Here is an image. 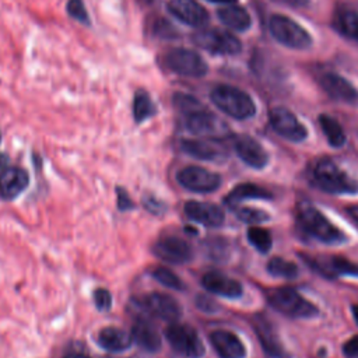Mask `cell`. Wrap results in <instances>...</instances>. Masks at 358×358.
Masks as SVG:
<instances>
[{
	"instance_id": "cell-1",
	"label": "cell",
	"mask_w": 358,
	"mask_h": 358,
	"mask_svg": "<svg viewBox=\"0 0 358 358\" xmlns=\"http://www.w3.org/2000/svg\"><path fill=\"white\" fill-rule=\"evenodd\" d=\"M295 218L299 229L319 242L326 245H340L347 241V235L309 203L303 201L296 207Z\"/></svg>"
},
{
	"instance_id": "cell-2",
	"label": "cell",
	"mask_w": 358,
	"mask_h": 358,
	"mask_svg": "<svg viewBox=\"0 0 358 358\" xmlns=\"http://www.w3.org/2000/svg\"><path fill=\"white\" fill-rule=\"evenodd\" d=\"M309 178L313 186L330 194L358 193V180L351 178L334 161L322 158L312 165Z\"/></svg>"
},
{
	"instance_id": "cell-3",
	"label": "cell",
	"mask_w": 358,
	"mask_h": 358,
	"mask_svg": "<svg viewBox=\"0 0 358 358\" xmlns=\"http://www.w3.org/2000/svg\"><path fill=\"white\" fill-rule=\"evenodd\" d=\"M210 99L221 112L238 120L249 119L256 113V105L250 95L228 84L214 87L210 92Z\"/></svg>"
},
{
	"instance_id": "cell-4",
	"label": "cell",
	"mask_w": 358,
	"mask_h": 358,
	"mask_svg": "<svg viewBox=\"0 0 358 358\" xmlns=\"http://www.w3.org/2000/svg\"><path fill=\"white\" fill-rule=\"evenodd\" d=\"M268 303L282 315L294 319H308L317 315V308L294 288L282 287L267 292Z\"/></svg>"
},
{
	"instance_id": "cell-5",
	"label": "cell",
	"mask_w": 358,
	"mask_h": 358,
	"mask_svg": "<svg viewBox=\"0 0 358 358\" xmlns=\"http://www.w3.org/2000/svg\"><path fill=\"white\" fill-rule=\"evenodd\" d=\"M268 29L271 36L281 45L291 49H308L312 45V36L292 18L274 14L268 20Z\"/></svg>"
},
{
	"instance_id": "cell-6",
	"label": "cell",
	"mask_w": 358,
	"mask_h": 358,
	"mask_svg": "<svg viewBox=\"0 0 358 358\" xmlns=\"http://www.w3.org/2000/svg\"><path fill=\"white\" fill-rule=\"evenodd\" d=\"M165 338L169 345L187 358H200L204 355V344L199 333L189 324L172 323L165 330Z\"/></svg>"
},
{
	"instance_id": "cell-7",
	"label": "cell",
	"mask_w": 358,
	"mask_h": 358,
	"mask_svg": "<svg viewBox=\"0 0 358 358\" xmlns=\"http://www.w3.org/2000/svg\"><path fill=\"white\" fill-rule=\"evenodd\" d=\"M165 66L178 76L199 78L207 74L208 66L204 59L194 50L185 48H175L165 53Z\"/></svg>"
},
{
	"instance_id": "cell-8",
	"label": "cell",
	"mask_w": 358,
	"mask_h": 358,
	"mask_svg": "<svg viewBox=\"0 0 358 358\" xmlns=\"http://www.w3.org/2000/svg\"><path fill=\"white\" fill-rule=\"evenodd\" d=\"M192 39L199 48L214 55H236L242 49V43L235 35L217 28L197 31Z\"/></svg>"
},
{
	"instance_id": "cell-9",
	"label": "cell",
	"mask_w": 358,
	"mask_h": 358,
	"mask_svg": "<svg viewBox=\"0 0 358 358\" xmlns=\"http://www.w3.org/2000/svg\"><path fill=\"white\" fill-rule=\"evenodd\" d=\"M134 302L137 308L144 313L166 322H176L182 316V308L179 302L168 294L150 292L134 299Z\"/></svg>"
},
{
	"instance_id": "cell-10",
	"label": "cell",
	"mask_w": 358,
	"mask_h": 358,
	"mask_svg": "<svg viewBox=\"0 0 358 358\" xmlns=\"http://www.w3.org/2000/svg\"><path fill=\"white\" fill-rule=\"evenodd\" d=\"M185 126L190 133L213 140L221 138L228 131L224 122L204 108L186 113Z\"/></svg>"
},
{
	"instance_id": "cell-11",
	"label": "cell",
	"mask_w": 358,
	"mask_h": 358,
	"mask_svg": "<svg viewBox=\"0 0 358 358\" xmlns=\"http://www.w3.org/2000/svg\"><path fill=\"white\" fill-rule=\"evenodd\" d=\"M176 180L180 186L194 193H211L221 186V176L218 173L196 165L180 169Z\"/></svg>"
},
{
	"instance_id": "cell-12",
	"label": "cell",
	"mask_w": 358,
	"mask_h": 358,
	"mask_svg": "<svg viewBox=\"0 0 358 358\" xmlns=\"http://www.w3.org/2000/svg\"><path fill=\"white\" fill-rule=\"evenodd\" d=\"M268 122H270L273 130L278 136H281L289 141L299 143V141L305 140L308 136L306 127L287 108H282V106L273 108L268 112Z\"/></svg>"
},
{
	"instance_id": "cell-13",
	"label": "cell",
	"mask_w": 358,
	"mask_h": 358,
	"mask_svg": "<svg viewBox=\"0 0 358 358\" xmlns=\"http://www.w3.org/2000/svg\"><path fill=\"white\" fill-rule=\"evenodd\" d=\"M152 253L159 260L171 264H185L193 259V249L189 242L179 236H162L152 245Z\"/></svg>"
},
{
	"instance_id": "cell-14",
	"label": "cell",
	"mask_w": 358,
	"mask_h": 358,
	"mask_svg": "<svg viewBox=\"0 0 358 358\" xmlns=\"http://www.w3.org/2000/svg\"><path fill=\"white\" fill-rule=\"evenodd\" d=\"M322 90L334 101L347 105H358V88L337 73H324L319 77Z\"/></svg>"
},
{
	"instance_id": "cell-15",
	"label": "cell",
	"mask_w": 358,
	"mask_h": 358,
	"mask_svg": "<svg viewBox=\"0 0 358 358\" xmlns=\"http://www.w3.org/2000/svg\"><path fill=\"white\" fill-rule=\"evenodd\" d=\"M183 211L192 221L199 222L204 227H221L225 221V214L222 208L214 203L190 200L185 203Z\"/></svg>"
},
{
	"instance_id": "cell-16",
	"label": "cell",
	"mask_w": 358,
	"mask_h": 358,
	"mask_svg": "<svg viewBox=\"0 0 358 358\" xmlns=\"http://www.w3.org/2000/svg\"><path fill=\"white\" fill-rule=\"evenodd\" d=\"M234 148L236 155L249 166L255 169H262L268 162V154L264 147L248 134L238 136L234 141Z\"/></svg>"
},
{
	"instance_id": "cell-17",
	"label": "cell",
	"mask_w": 358,
	"mask_h": 358,
	"mask_svg": "<svg viewBox=\"0 0 358 358\" xmlns=\"http://www.w3.org/2000/svg\"><path fill=\"white\" fill-rule=\"evenodd\" d=\"M169 13L190 27H203L208 21V13L196 0H169Z\"/></svg>"
},
{
	"instance_id": "cell-18",
	"label": "cell",
	"mask_w": 358,
	"mask_h": 358,
	"mask_svg": "<svg viewBox=\"0 0 358 358\" xmlns=\"http://www.w3.org/2000/svg\"><path fill=\"white\" fill-rule=\"evenodd\" d=\"M253 329L257 338L260 340L262 347L271 358H291L289 352L280 341L274 327L268 320H266L262 316H256L253 319Z\"/></svg>"
},
{
	"instance_id": "cell-19",
	"label": "cell",
	"mask_w": 358,
	"mask_h": 358,
	"mask_svg": "<svg viewBox=\"0 0 358 358\" xmlns=\"http://www.w3.org/2000/svg\"><path fill=\"white\" fill-rule=\"evenodd\" d=\"M308 264L312 266L322 275H355L358 277V263H354L345 257L330 256V257H305Z\"/></svg>"
},
{
	"instance_id": "cell-20",
	"label": "cell",
	"mask_w": 358,
	"mask_h": 358,
	"mask_svg": "<svg viewBox=\"0 0 358 358\" xmlns=\"http://www.w3.org/2000/svg\"><path fill=\"white\" fill-rule=\"evenodd\" d=\"M28 183L29 176L25 169L20 166H6L0 172V197L3 200H13L27 189Z\"/></svg>"
},
{
	"instance_id": "cell-21",
	"label": "cell",
	"mask_w": 358,
	"mask_h": 358,
	"mask_svg": "<svg viewBox=\"0 0 358 358\" xmlns=\"http://www.w3.org/2000/svg\"><path fill=\"white\" fill-rule=\"evenodd\" d=\"M201 284L208 292L225 298H238L243 292L239 281L218 271L206 273L201 278Z\"/></svg>"
},
{
	"instance_id": "cell-22",
	"label": "cell",
	"mask_w": 358,
	"mask_h": 358,
	"mask_svg": "<svg viewBox=\"0 0 358 358\" xmlns=\"http://www.w3.org/2000/svg\"><path fill=\"white\" fill-rule=\"evenodd\" d=\"M210 341L221 358H245L246 355V348L241 338L228 330L213 331Z\"/></svg>"
},
{
	"instance_id": "cell-23",
	"label": "cell",
	"mask_w": 358,
	"mask_h": 358,
	"mask_svg": "<svg viewBox=\"0 0 358 358\" xmlns=\"http://www.w3.org/2000/svg\"><path fill=\"white\" fill-rule=\"evenodd\" d=\"M96 341H98L101 348H103L106 351H110V352L126 351L134 343L133 337H131V333H127L123 329L113 327V326L102 329L98 333Z\"/></svg>"
},
{
	"instance_id": "cell-24",
	"label": "cell",
	"mask_w": 358,
	"mask_h": 358,
	"mask_svg": "<svg viewBox=\"0 0 358 358\" xmlns=\"http://www.w3.org/2000/svg\"><path fill=\"white\" fill-rule=\"evenodd\" d=\"M182 150L197 159L215 161L224 157V150L217 144V140H183Z\"/></svg>"
},
{
	"instance_id": "cell-25",
	"label": "cell",
	"mask_w": 358,
	"mask_h": 358,
	"mask_svg": "<svg viewBox=\"0 0 358 358\" xmlns=\"http://www.w3.org/2000/svg\"><path fill=\"white\" fill-rule=\"evenodd\" d=\"M250 199H257V200H268L271 199V193L255 183H241L236 187H234L225 197V203L235 208L239 203Z\"/></svg>"
},
{
	"instance_id": "cell-26",
	"label": "cell",
	"mask_w": 358,
	"mask_h": 358,
	"mask_svg": "<svg viewBox=\"0 0 358 358\" xmlns=\"http://www.w3.org/2000/svg\"><path fill=\"white\" fill-rule=\"evenodd\" d=\"M133 341L148 352H157L161 348V337L158 331L145 320H138L131 327Z\"/></svg>"
},
{
	"instance_id": "cell-27",
	"label": "cell",
	"mask_w": 358,
	"mask_h": 358,
	"mask_svg": "<svg viewBox=\"0 0 358 358\" xmlns=\"http://www.w3.org/2000/svg\"><path fill=\"white\" fill-rule=\"evenodd\" d=\"M217 15L224 25L229 27L234 31H246L252 25V18L249 13L241 6L229 4L227 7H222L217 11Z\"/></svg>"
},
{
	"instance_id": "cell-28",
	"label": "cell",
	"mask_w": 358,
	"mask_h": 358,
	"mask_svg": "<svg viewBox=\"0 0 358 358\" xmlns=\"http://www.w3.org/2000/svg\"><path fill=\"white\" fill-rule=\"evenodd\" d=\"M333 25L341 35L358 42V11L348 7H338L334 11Z\"/></svg>"
},
{
	"instance_id": "cell-29",
	"label": "cell",
	"mask_w": 358,
	"mask_h": 358,
	"mask_svg": "<svg viewBox=\"0 0 358 358\" xmlns=\"http://www.w3.org/2000/svg\"><path fill=\"white\" fill-rule=\"evenodd\" d=\"M319 124H320V129H322L324 137L327 138V143L331 147H341L345 143L344 130L334 117H331L329 115H320Z\"/></svg>"
},
{
	"instance_id": "cell-30",
	"label": "cell",
	"mask_w": 358,
	"mask_h": 358,
	"mask_svg": "<svg viewBox=\"0 0 358 358\" xmlns=\"http://www.w3.org/2000/svg\"><path fill=\"white\" fill-rule=\"evenodd\" d=\"M155 112H157V108H155L152 99L150 98V95L145 91L138 90L136 92L134 101H133V116H134V120L137 123H143L148 117L154 116Z\"/></svg>"
},
{
	"instance_id": "cell-31",
	"label": "cell",
	"mask_w": 358,
	"mask_h": 358,
	"mask_svg": "<svg viewBox=\"0 0 358 358\" xmlns=\"http://www.w3.org/2000/svg\"><path fill=\"white\" fill-rule=\"evenodd\" d=\"M267 270L270 274L281 278H295L298 275L296 264L282 257H271L267 263Z\"/></svg>"
},
{
	"instance_id": "cell-32",
	"label": "cell",
	"mask_w": 358,
	"mask_h": 358,
	"mask_svg": "<svg viewBox=\"0 0 358 358\" xmlns=\"http://www.w3.org/2000/svg\"><path fill=\"white\" fill-rule=\"evenodd\" d=\"M248 239L262 253H267L271 249V235L268 231L263 228H259V227L249 228Z\"/></svg>"
},
{
	"instance_id": "cell-33",
	"label": "cell",
	"mask_w": 358,
	"mask_h": 358,
	"mask_svg": "<svg viewBox=\"0 0 358 358\" xmlns=\"http://www.w3.org/2000/svg\"><path fill=\"white\" fill-rule=\"evenodd\" d=\"M152 277L159 282V284H162V285H165V287H168V288H172V289H183V281L172 271V270H169V268H166V267H162V266H159V267H155L154 270H152Z\"/></svg>"
},
{
	"instance_id": "cell-34",
	"label": "cell",
	"mask_w": 358,
	"mask_h": 358,
	"mask_svg": "<svg viewBox=\"0 0 358 358\" xmlns=\"http://www.w3.org/2000/svg\"><path fill=\"white\" fill-rule=\"evenodd\" d=\"M236 215L241 221H243L246 224H260V222H266L270 218V215L266 211L257 210V208H250V207L238 208Z\"/></svg>"
},
{
	"instance_id": "cell-35",
	"label": "cell",
	"mask_w": 358,
	"mask_h": 358,
	"mask_svg": "<svg viewBox=\"0 0 358 358\" xmlns=\"http://www.w3.org/2000/svg\"><path fill=\"white\" fill-rule=\"evenodd\" d=\"M172 99H173L175 106H176L183 115L203 108V105H201L196 98H193V96H190V95H186V94H175Z\"/></svg>"
},
{
	"instance_id": "cell-36",
	"label": "cell",
	"mask_w": 358,
	"mask_h": 358,
	"mask_svg": "<svg viewBox=\"0 0 358 358\" xmlns=\"http://www.w3.org/2000/svg\"><path fill=\"white\" fill-rule=\"evenodd\" d=\"M66 8L69 15L73 17L74 20L80 21L81 24H90V17L83 0H69Z\"/></svg>"
},
{
	"instance_id": "cell-37",
	"label": "cell",
	"mask_w": 358,
	"mask_h": 358,
	"mask_svg": "<svg viewBox=\"0 0 358 358\" xmlns=\"http://www.w3.org/2000/svg\"><path fill=\"white\" fill-rule=\"evenodd\" d=\"M152 34L158 38H162V39H173V38H178V32L176 29L169 24L168 20L165 18H158L154 25H152Z\"/></svg>"
},
{
	"instance_id": "cell-38",
	"label": "cell",
	"mask_w": 358,
	"mask_h": 358,
	"mask_svg": "<svg viewBox=\"0 0 358 358\" xmlns=\"http://www.w3.org/2000/svg\"><path fill=\"white\" fill-rule=\"evenodd\" d=\"M94 302L99 310H108L112 306L110 292L105 288H96L94 291Z\"/></svg>"
},
{
	"instance_id": "cell-39",
	"label": "cell",
	"mask_w": 358,
	"mask_h": 358,
	"mask_svg": "<svg viewBox=\"0 0 358 358\" xmlns=\"http://www.w3.org/2000/svg\"><path fill=\"white\" fill-rule=\"evenodd\" d=\"M116 194H117V208L119 210L124 211V210H131L134 207V203L131 201V199L129 197L127 192L123 187H117Z\"/></svg>"
},
{
	"instance_id": "cell-40",
	"label": "cell",
	"mask_w": 358,
	"mask_h": 358,
	"mask_svg": "<svg viewBox=\"0 0 358 358\" xmlns=\"http://www.w3.org/2000/svg\"><path fill=\"white\" fill-rule=\"evenodd\" d=\"M144 207H145L150 213H152V214H155V215H161V214L165 213V206H164V203H162L161 200L152 197V196H150V197H147V199L144 200Z\"/></svg>"
},
{
	"instance_id": "cell-41",
	"label": "cell",
	"mask_w": 358,
	"mask_h": 358,
	"mask_svg": "<svg viewBox=\"0 0 358 358\" xmlns=\"http://www.w3.org/2000/svg\"><path fill=\"white\" fill-rule=\"evenodd\" d=\"M343 354L347 358H358V334L344 343Z\"/></svg>"
},
{
	"instance_id": "cell-42",
	"label": "cell",
	"mask_w": 358,
	"mask_h": 358,
	"mask_svg": "<svg viewBox=\"0 0 358 358\" xmlns=\"http://www.w3.org/2000/svg\"><path fill=\"white\" fill-rule=\"evenodd\" d=\"M274 1L291 6V7H302V6L308 4V0H274Z\"/></svg>"
},
{
	"instance_id": "cell-43",
	"label": "cell",
	"mask_w": 358,
	"mask_h": 358,
	"mask_svg": "<svg viewBox=\"0 0 358 358\" xmlns=\"http://www.w3.org/2000/svg\"><path fill=\"white\" fill-rule=\"evenodd\" d=\"M347 213H348V215L358 224V206H354V207H350L348 210H347Z\"/></svg>"
},
{
	"instance_id": "cell-44",
	"label": "cell",
	"mask_w": 358,
	"mask_h": 358,
	"mask_svg": "<svg viewBox=\"0 0 358 358\" xmlns=\"http://www.w3.org/2000/svg\"><path fill=\"white\" fill-rule=\"evenodd\" d=\"M64 358H91V357L84 355V354H78V352H71V354L64 355Z\"/></svg>"
},
{
	"instance_id": "cell-45",
	"label": "cell",
	"mask_w": 358,
	"mask_h": 358,
	"mask_svg": "<svg viewBox=\"0 0 358 358\" xmlns=\"http://www.w3.org/2000/svg\"><path fill=\"white\" fill-rule=\"evenodd\" d=\"M211 3H221V4H235L238 0H207Z\"/></svg>"
},
{
	"instance_id": "cell-46",
	"label": "cell",
	"mask_w": 358,
	"mask_h": 358,
	"mask_svg": "<svg viewBox=\"0 0 358 358\" xmlns=\"http://www.w3.org/2000/svg\"><path fill=\"white\" fill-rule=\"evenodd\" d=\"M7 161H8L7 155H6V154H1V152H0V168L6 166V165H7Z\"/></svg>"
},
{
	"instance_id": "cell-47",
	"label": "cell",
	"mask_w": 358,
	"mask_h": 358,
	"mask_svg": "<svg viewBox=\"0 0 358 358\" xmlns=\"http://www.w3.org/2000/svg\"><path fill=\"white\" fill-rule=\"evenodd\" d=\"M352 316H354V319H355V323L358 324V305H352Z\"/></svg>"
},
{
	"instance_id": "cell-48",
	"label": "cell",
	"mask_w": 358,
	"mask_h": 358,
	"mask_svg": "<svg viewBox=\"0 0 358 358\" xmlns=\"http://www.w3.org/2000/svg\"><path fill=\"white\" fill-rule=\"evenodd\" d=\"M0 141H1V133H0Z\"/></svg>"
}]
</instances>
